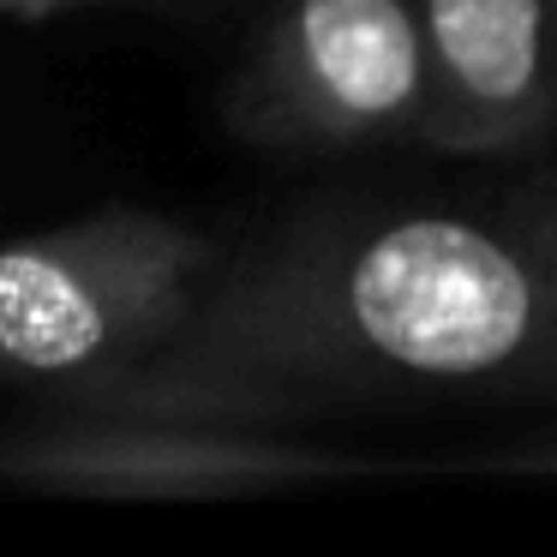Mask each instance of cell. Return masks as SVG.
I'll use <instances>...</instances> for the list:
<instances>
[{"label":"cell","mask_w":557,"mask_h":557,"mask_svg":"<svg viewBox=\"0 0 557 557\" xmlns=\"http://www.w3.org/2000/svg\"><path fill=\"white\" fill-rule=\"evenodd\" d=\"M444 157H504L557 138V0H413Z\"/></svg>","instance_id":"5"},{"label":"cell","mask_w":557,"mask_h":557,"mask_svg":"<svg viewBox=\"0 0 557 557\" xmlns=\"http://www.w3.org/2000/svg\"><path fill=\"white\" fill-rule=\"evenodd\" d=\"M497 210H504V216L545 252V264L557 270V169L552 174H533V181H521V186H509V193L497 198Z\"/></svg>","instance_id":"6"},{"label":"cell","mask_w":557,"mask_h":557,"mask_svg":"<svg viewBox=\"0 0 557 557\" xmlns=\"http://www.w3.org/2000/svg\"><path fill=\"white\" fill-rule=\"evenodd\" d=\"M228 246L157 210H102L0 246V384L90 389L157 354Z\"/></svg>","instance_id":"2"},{"label":"cell","mask_w":557,"mask_h":557,"mask_svg":"<svg viewBox=\"0 0 557 557\" xmlns=\"http://www.w3.org/2000/svg\"><path fill=\"white\" fill-rule=\"evenodd\" d=\"M240 138L270 150L425 145L432 61L413 0H282L222 90Z\"/></svg>","instance_id":"3"},{"label":"cell","mask_w":557,"mask_h":557,"mask_svg":"<svg viewBox=\"0 0 557 557\" xmlns=\"http://www.w3.org/2000/svg\"><path fill=\"white\" fill-rule=\"evenodd\" d=\"M557 408V270L504 210L318 205L234 246L138 366L49 413L318 420Z\"/></svg>","instance_id":"1"},{"label":"cell","mask_w":557,"mask_h":557,"mask_svg":"<svg viewBox=\"0 0 557 557\" xmlns=\"http://www.w3.org/2000/svg\"><path fill=\"white\" fill-rule=\"evenodd\" d=\"M0 7H42V0H0Z\"/></svg>","instance_id":"7"},{"label":"cell","mask_w":557,"mask_h":557,"mask_svg":"<svg viewBox=\"0 0 557 557\" xmlns=\"http://www.w3.org/2000/svg\"><path fill=\"white\" fill-rule=\"evenodd\" d=\"M0 473L97 497H240L342 473V456L294 432L162 413H54L7 437Z\"/></svg>","instance_id":"4"}]
</instances>
